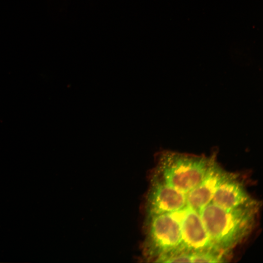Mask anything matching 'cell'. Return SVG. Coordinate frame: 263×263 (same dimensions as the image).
Listing matches in <instances>:
<instances>
[{
  "mask_svg": "<svg viewBox=\"0 0 263 263\" xmlns=\"http://www.w3.org/2000/svg\"><path fill=\"white\" fill-rule=\"evenodd\" d=\"M216 154L205 155L162 150L155 155L153 174L168 185L187 194L202 179Z\"/></svg>",
  "mask_w": 263,
  "mask_h": 263,
  "instance_id": "2",
  "label": "cell"
},
{
  "mask_svg": "<svg viewBox=\"0 0 263 263\" xmlns=\"http://www.w3.org/2000/svg\"><path fill=\"white\" fill-rule=\"evenodd\" d=\"M259 205L232 209L209 203L199 214L215 248L225 255L252 231Z\"/></svg>",
  "mask_w": 263,
  "mask_h": 263,
  "instance_id": "1",
  "label": "cell"
},
{
  "mask_svg": "<svg viewBox=\"0 0 263 263\" xmlns=\"http://www.w3.org/2000/svg\"><path fill=\"white\" fill-rule=\"evenodd\" d=\"M227 172L215 160L201 181L187 194V206L199 212L210 203Z\"/></svg>",
  "mask_w": 263,
  "mask_h": 263,
  "instance_id": "7",
  "label": "cell"
},
{
  "mask_svg": "<svg viewBox=\"0 0 263 263\" xmlns=\"http://www.w3.org/2000/svg\"><path fill=\"white\" fill-rule=\"evenodd\" d=\"M151 177L146 197L147 218L174 212L187 206V194L168 185L153 174Z\"/></svg>",
  "mask_w": 263,
  "mask_h": 263,
  "instance_id": "4",
  "label": "cell"
},
{
  "mask_svg": "<svg viewBox=\"0 0 263 263\" xmlns=\"http://www.w3.org/2000/svg\"><path fill=\"white\" fill-rule=\"evenodd\" d=\"M211 203L227 209L259 205L247 192L238 176L228 171L216 190Z\"/></svg>",
  "mask_w": 263,
  "mask_h": 263,
  "instance_id": "6",
  "label": "cell"
},
{
  "mask_svg": "<svg viewBox=\"0 0 263 263\" xmlns=\"http://www.w3.org/2000/svg\"><path fill=\"white\" fill-rule=\"evenodd\" d=\"M146 237L143 245L145 259L155 261L181 246L180 210L147 218Z\"/></svg>",
  "mask_w": 263,
  "mask_h": 263,
  "instance_id": "3",
  "label": "cell"
},
{
  "mask_svg": "<svg viewBox=\"0 0 263 263\" xmlns=\"http://www.w3.org/2000/svg\"><path fill=\"white\" fill-rule=\"evenodd\" d=\"M180 223L182 248L192 252L215 248L200 214L195 209L188 206L181 209Z\"/></svg>",
  "mask_w": 263,
  "mask_h": 263,
  "instance_id": "5",
  "label": "cell"
},
{
  "mask_svg": "<svg viewBox=\"0 0 263 263\" xmlns=\"http://www.w3.org/2000/svg\"><path fill=\"white\" fill-rule=\"evenodd\" d=\"M192 251L184 249L180 246L165 254L155 262L158 263H191Z\"/></svg>",
  "mask_w": 263,
  "mask_h": 263,
  "instance_id": "9",
  "label": "cell"
},
{
  "mask_svg": "<svg viewBox=\"0 0 263 263\" xmlns=\"http://www.w3.org/2000/svg\"><path fill=\"white\" fill-rule=\"evenodd\" d=\"M225 254L215 248H207L192 251L191 263H222Z\"/></svg>",
  "mask_w": 263,
  "mask_h": 263,
  "instance_id": "8",
  "label": "cell"
}]
</instances>
